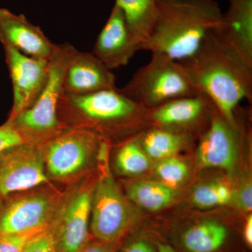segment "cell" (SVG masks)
<instances>
[{"instance_id":"cell-1","label":"cell","mask_w":252,"mask_h":252,"mask_svg":"<svg viewBox=\"0 0 252 252\" xmlns=\"http://www.w3.org/2000/svg\"><path fill=\"white\" fill-rule=\"evenodd\" d=\"M195 89L236 125L244 99H252V65L217 33L210 32L193 56L180 61Z\"/></svg>"},{"instance_id":"cell-2","label":"cell","mask_w":252,"mask_h":252,"mask_svg":"<svg viewBox=\"0 0 252 252\" xmlns=\"http://www.w3.org/2000/svg\"><path fill=\"white\" fill-rule=\"evenodd\" d=\"M157 18L142 48L182 61L195 54L222 14L215 0H157Z\"/></svg>"},{"instance_id":"cell-3","label":"cell","mask_w":252,"mask_h":252,"mask_svg":"<svg viewBox=\"0 0 252 252\" xmlns=\"http://www.w3.org/2000/svg\"><path fill=\"white\" fill-rule=\"evenodd\" d=\"M58 118L66 127L84 128L103 140L149 122L148 110L117 89L83 95L63 94L58 105Z\"/></svg>"},{"instance_id":"cell-4","label":"cell","mask_w":252,"mask_h":252,"mask_svg":"<svg viewBox=\"0 0 252 252\" xmlns=\"http://www.w3.org/2000/svg\"><path fill=\"white\" fill-rule=\"evenodd\" d=\"M118 90L147 110L172 99L201 94L180 61L160 54H152L149 63Z\"/></svg>"},{"instance_id":"cell-5","label":"cell","mask_w":252,"mask_h":252,"mask_svg":"<svg viewBox=\"0 0 252 252\" xmlns=\"http://www.w3.org/2000/svg\"><path fill=\"white\" fill-rule=\"evenodd\" d=\"M77 49L69 43L58 44L49 61L46 84L36 102L11 122L31 144H39L67 128L58 118V105L63 94L64 73Z\"/></svg>"},{"instance_id":"cell-6","label":"cell","mask_w":252,"mask_h":252,"mask_svg":"<svg viewBox=\"0 0 252 252\" xmlns=\"http://www.w3.org/2000/svg\"><path fill=\"white\" fill-rule=\"evenodd\" d=\"M108 151V142L102 141L98 151L102 172L91 202V229L99 242L119 241L139 219L137 210L113 178L107 164Z\"/></svg>"},{"instance_id":"cell-7","label":"cell","mask_w":252,"mask_h":252,"mask_svg":"<svg viewBox=\"0 0 252 252\" xmlns=\"http://www.w3.org/2000/svg\"><path fill=\"white\" fill-rule=\"evenodd\" d=\"M102 140L89 130L67 127L39 144L48 177L69 180L87 168Z\"/></svg>"},{"instance_id":"cell-8","label":"cell","mask_w":252,"mask_h":252,"mask_svg":"<svg viewBox=\"0 0 252 252\" xmlns=\"http://www.w3.org/2000/svg\"><path fill=\"white\" fill-rule=\"evenodd\" d=\"M16 195V194H15ZM64 197V196H63ZM63 196L51 189H33L18 193L0 210V236L44 232L54 223Z\"/></svg>"},{"instance_id":"cell-9","label":"cell","mask_w":252,"mask_h":252,"mask_svg":"<svg viewBox=\"0 0 252 252\" xmlns=\"http://www.w3.org/2000/svg\"><path fill=\"white\" fill-rule=\"evenodd\" d=\"M49 183L39 144H21L0 155V195L3 198Z\"/></svg>"},{"instance_id":"cell-10","label":"cell","mask_w":252,"mask_h":252,"mask_svg":"<svg viewBox=\"0 0 252 252\" xmlns=\"http://www.w3.org/2000/svg\"><path fill=\"white\" fill-rule=\"evenodd\" d=\"M94 187L82 183L63 197L52 225L60 252H79L87 245Z\"/></svg>"},{"instance_id":"cell-11","label":"cell","mask_w":252,"mask_h":252,"mask_svg":"<svg viewBox=\"0 0 252 252\" xmlns=\"http://www.w3.org/2000/svg\"><path fill=\"white\" fill-rule=\"evenodd\" d=\"M243 134L238 121L236 125L230 124L214 105L210 124L200 136L195 152L198 166L233 172L241 147Z\"/></svg>"},{"instance_id":"cell-12","label":"cell","mask_w":252,"mask_h":252,"mask_svg":"<svg viewBox=\"0 0 252 252\" xmlns=\"http://www.w3.org/2000/svg\"><path fill=\"white\" fill-rule=\"evenodd\" d=\"M5 61L13 89V105L7 121L27 110L36 102L46 84L49 61L36 59L4 47Z\"/></svg>"},{"instance_id":"cell-13","label":"cell","mask_w":252,"mask_h":252,"mask_svg":"<svg viewBox=\"0 0 252 252\" xmlns=\"http://www.w3.org/2000/svg\"><path fill=\"white\" fill-rule=\"evenodd\" d=\"M213 107L212 101L205 94L187 96L148 110L149 122L152 127L191 136L190 131L200 127L207 117H211Z\"/></svg>"},{"instance_id":"cell-14","label":"cell","mask_w":252,"mask_h":252,"mask_svg":"<svg viewBox=\"0 0 252 252\" xmlns=\"http://www.w3.org/2000/svg\"><path fill=\"white\" fill-rule=\"evenodd\" d=\"M0 42L36 59L49 61L57 49L39 26L32 24L23 14L0 9Z\"/></svg>"},{"instance_id":"cell-15","label":"cell","mask_w":252,"mask_h":252,"mask_svg":"<svg viewBox=\"0 0 252 252\" xmlns=\"http://www.w3.org/2000/svg\"><path fill=\"white\" fill-rule=\"evenodd\" d=\"M117 89L114 73L93 53L74 51L64 73L63 94L83 95Z\"/></svg>"},{"instance_id":"cell-16","label":"cell","mask_w":252,"mask_h":252,"mask_svg":"<svg viewBox=\"0 0 252 252\" xmlns=\"http://www.w3.org/2000/svg\"><path fill=\"white\" fill-rule=\"evenodd\" d=\"M122 10L114 4L108 20L96 39L93 54L109 69L127 65L137 51Z\"/></svg>"},{"instance_id":"cell-17","label":"cell","mask_w":252,"mask_h":252,"mask_svg":"<svg viewBox=\"0 0 252 252\" xmlns=\"http://www.w3.org/2000/svg\"><path fill=\"white\" fill-rule=\"evenodd\" d=\"M216 31L252 65V0H229Z\"/></svg>"},{"instance_id":"cell-18","label":"cell","mask_w":252,"mask_h":252,"mask_svg":"<svg viewBox=\"0 0 252 252\" xmlns=\"http://www.w3.org/2000/svg\"><path fill=\"white\" fill-rule=\"evenodd\" d=\"M132 37L142 50L157 18V0H116Z\"/></svg>"},{"instance_id":"cell-19","label":"cell","mask_w":252,"mask_h":252,"mask_svg":"<svg viewBox=\"0 0 252 252\" xmlns=\"http://www.w3.org/2000/svg\"><path fill=\"white\" fill-rule=\"evenodd\" d=\"M126 195L131 203L137 206L156 212L169 206L177 198L178 193L160 182L135 181L126 185Z\"/></svg>"},{"instance_id":"cell-20","label":"cell","mask_w":252,"mask_h":252,"mask_svg":"<svg viewBox=\"0 0 252 252\" xmlns=\"http://www.w3.org/2000/svg\"><path fill=\"white\" fill-rule=\"evenodd\" d=\"M191 136L175 131L152 127L140 136L141 147L150 158L162 160L175 157L189 147Z\"/></svg>"},{"instance_id":"cell-21","label":"cell","mask_w":252,"mask_h":252,"mask_svg":"<svg viewBox=\"0 0 252 252\" xmlns=\"http://www.w3.org/2000/svg\"><path fill=\"white\" fill-rule=\"evenodd\" d=\"M228 235V230L223 223L203 220L186 230L182 243L189 252H215L223 246Z\"/></svg>"},{"instance_id":"cell-22","label":"cell","mask_w":252,"mask_h":252,"mask_svg":"<svg viewBox=\"0 0 252 252\" xmlns=\"http://www.w3.org/2000/svg\"><path fill=\"white\" fill-rule=\"evenodd\" d=\"M116 167L124 175H141L150 168V158L141 147L140 136L122 144L116 158Z\"/></svg>"},{"instance_id":"cell-23","label":"cell","mask_w":252,"mask_h":252,"mask_svg":"<svg viewBox=\"0 0 252 252\" xmlns=\"http://www.w3.org/2000/svg\"><path fill=\"white\" fill-rule=\"evenodd\" d=\"M235 190L221 181H213L198 186L190 195V201L198 208L207 209L233 202Z\"/></svg>"},{"instance_id":"cell-24","label":"cell","mask_w":252,"mask_h":252,"mask_svg":"<svg viewBox=\"0 0 252 252\" xmlns=\"http://www.w3.org/2000/svg\"><path fill=\"white\" fill-rule=\"evenodd\" d=\"M175 157L162 159L155 166V175L160 182L174 189L185 183L190 173L188 165Z\"/></svg>"},{"instance_id":"cell-25","label":"cell","mask_w":252,"mask_h":252,"mask_svg":"<svg viewBox=\"0 0 252 252\" xmlns=\"http://www.w3.org/2000/svg\"><path fill=\"white\" fill-rule=\"evenodd\" d=\"M29 143L22 132L11 122L0 126V155L9 149L23 144Z\"/></svg>"},{"instance_id":"cell-26","label":"cell","mask_w":252,"mask_h":252,"mask_svg":"<svg viewBox=\"0 0 252 252\" xmlns=\"http://www.w3.org/2000/svg\"><path fill=\"white\" fill-rule=\"evenodd\" d=\"M57 244L52 226L32 239L22 252H57Z\"/></svg>"},{"instance_id":"cell-27","label":"cell","mask_w":252,"mask_h":252,"mask_svg":"<svg viewBox=\"0 0 252 252\" xmlns=\"http://www.w3.org/2000/svg\"><path fill=\"white\" fill-rule=\"evenodd\" d=\"M41 233L32 232L0 236V252H22L32 239Z\"/></svg>"},{"instance_id":"cell-28","label":"cell","mask_w":252,"mask_h":252,"mask_svg":"<svg viewBox=\"0 0 252 252\" xmlns=\"http://www.w3.org/2000/svg\"><path fill=\"white\" fill-rule=\"evenodd\" d=\"M237 206L241 211L250 212L252 209V185L250 181L245 182L238 190H235L234 198Z\"/></svg>"},{"instance_id":"cell-29","label":"cell","mask_w":252,"mask_h":252,"mask_svg":"<svg viewBox=\"0 0 252 252\" xmlns=\"http://www.w3.org/2000/svg\"><path fill=\"white\" fill-rule=\"evenodd\" d=\"M122 252H157V249L147 240L138 239L128 244Z\"/></svg>"},{"instance_id":"cell-30","label":"cell","mask_w":252,"mask_h":252,"mask_svg":"<svg viewBox=\"0 0 252 252\" xmlns=\"http://www.w3.org/2000/svg\"><path fill=\"white\" fill-rule=\"evenodd\" d=\"M118 242H99L93 245H86L79 252H116Z\"/></svg>"},{"instance_id":"cell-31","label":"cell","mask_w":252,"mask_h":252,"mask_svg":"<svg viewBox=\"0 0 252 252\" xmlns=\"http://www.w3.org/2000/svg\"><path fill=\"white\" fill-rule=\"evenodd\" d=\"M244 239L248 246L252 245V216L249 215L244 228Z\"/></svg>"},{"instance_id":"cell-32","label":"cell","mask_w":252,"mask_h":252,"mask_svg":"<svg viewBox=\"0 0 252 252\" xmlns=\"http://www.w3.org/2000/svg\"><path fill=\"white\" fill-rule=\"evenodd\" d=\"M157 252H177L170 245L166 244H159L158 245Z\"/></svg>"},{"instance_id":"cell-33","label":"cell","mask_w":252,"mask_h":252,"mask_svg":"<svg viewBox=\"0 0 252 252\" xmlns=\"http://www.w3.org/2000/svg\"><path fill=\"white\" fill-rule=\"evenodd\" d=\"M4 198H3L2 196H1V195H0V210H1V206H2L3 205V200H4Z\"/></svg>"}]
</instances>
